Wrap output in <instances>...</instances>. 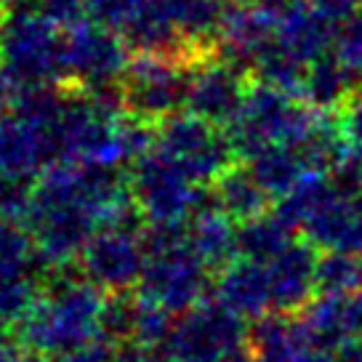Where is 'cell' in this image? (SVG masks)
Instances as JSON below:
<instances>
[{"label":"cell","mask_w":362,"mask_h":362,"mask_svg":"<svg viewBox=\"0 0 362 362\" xmlns=\"http://www.w3.org/2000/svg\"><path fill=\"white\" fill-rule=\"evenodd\" d=\"M200 62V59H197ZM194 62L160 54H139L123 75L125 110L139 120H168L189 96Z\"/></svg>","instance_id":"obj_4"},{"label":"cell","mask_w":362,"mask_h":362,"mask_svg":"<svg viewBox=\"0 0 362 362\" xmlns=\"http://www.w3.org/2000/svg\"><path fill=\"white\" fill-rule=\"evenodd\" d=\"M298 317L312 346L333 357L341 346L362 339V291L349 296H317Z\"/></svg>","instance_id":"obj_12"},{"label":"cell","mask_w":362,"mask_h":362,"mask_svg":"<svg viewBox=\"0 0 362 362\" xmlns=\"http://www.w3.org/2000/svg\"><path fill=\"white\" fill-rule=\"evenodd\" d=\"M131 197L152 224H181L184 216L194 214L203 194L194 192V181L176 160L155 147L136 160Z\"/></svg>","instance_id":"obj_7"},{"label":"cell","mask_w":362,"mask_h":362,"mask_svg":"<svg viewBox=\"0 0 362 362\" xmlns=\"http://www.w3.org/2000/svg\"><path fill=\"white\" fill-rule=\"evenodd\" d=\"M248 349L253 362H301L315 346L301 317L269 312L250 325Z\"/></svg>","instance_id":"obj_17"},{"label":"cell","mask_w":362,"mask_h":362,"mask_svg":"<svg viewBox=\"0 0 362 362\" xmlns=\"http://www.w3.org/2000/svg\"><path fill=\"white\" fill-rule=\"evenodd\" d=\"M354 93H357V83H354V80L344 72V67H341L339 62L328 54V57L317 59L315 64L306 67L298 99H301L306 107H312L315 112L339 115Z\"/></svg>","instance_id":"obj_19"},{"label":"cell","mask_w":362,"mask_h":362,"mask_svg":"<svg viewBox=\"0 0 362 362\" xmlns=\"http://www.w3.org/2000/svg\"><path fill=\"white\" fill-rule=\"evenodd\" d=\"M158 144L189 173L194 184H214L221 173L235 165L238 152L224 128L200 120L192 112H176L158 128Z\"/></svg>","instance_id":"obj_5"},{"label":"cell","mask_w":362,"mask_h":362,"mask_svg":"<svg viewBox=\"0 0 362 362\" xmlns=\"http://www.w3.org/2000/svg\"><path fill=\"white\" fill-rule=\"evenodd\" d=\"M67 78L80 88H96L120 83L128 69V43L115 30L96 22H86L64 33Z\"/></svg>","instance_id":"obj_8"},{"label":"cell","mask_w":362,"mask_h":362,"mask_svg":"<svg viewBox=\"0 0 362 362\" xmlns=\"http://www.w3.org/2000/svg\"><path fill=\"white\" fill-rule=\"evenodd\" d=\"M333 35L336 24L317 11L312 0H296L277 16V43L306 67L328 57Z\"/></svg>","instance_id":"obj_14"},{"label":"cell","mask_w":362,"mask_h":362,"mask_svg":"<svg viewBox=\"0 0 362 362\" xmlns=\"http://www.w3.org/2000/svg\"><path fill=\"white\" fill-rule=\"evenodd\" d=\"M362 291V259L349 253H320L317 293L349 296Z\"/></svg>","instance_id":"obj_22"},{"label":"cell","mask_w":362,"mask_h":362,"mask_svg":"<svg viewBox=\"0 0 362 362\" xmlns=\"http://www.w3.org/2000/svg\"><path fill=\"white\" fill-rule=\"evenodd\" d=\"M317 264L320 250L309 240L298 238L293 245L267 264L272 288V309L280 315H301L317 296Z\"/></svg>","instance_id":"obj_11"},{"label":"cell","mask_w":362,"mask_h":362,"mask_svg":"<svg viewBox=\"0 0 362 362\" xmlns=\"http://www.w3.org/2000/svg\"><path fill=\"white\" fill-rule=\"evenodd\" d=\"M339 125L344 131V139L349 144V152L362 155V96H351L346 107L339 112Z\"/></svg>","instance_id":"obj_24"},{"label":"cell","mask_w":362,"mask_h":362,"mask_svg":"<svg viewBox=\"0 0 362 362\" xmlns=\"http://www.w3.org/2000/svg\"><path fill=\"white\" fill-rule=\"evenodd\" d=\"M187 235L192 250L211 272L226 269L232 261L240 259L238 226L229 216L218 211L214 197H200L192 221L187 224Z\"/></svg>","instance_id":"obj_16"},{"label":"cell","mask_w":362,"mask_h":362,"mask_svg":"<svg viewBox=\"0 0 362 362\" xmlns=\"http://www.w3.org/2000/svg\"><path fill=\"white\" fill-rule=\"evenodd\" d=\"M144 261V235L136 232V224L102 226L83 250V274L96 288L123 291L141 280Z\"/></svg>","instance_id":"obj_9"},{"label":"cell","mask_w":362,"mask_h":362,"mask_svg":"<svg viewBox=\"0 0 362 362\" xmlns=\"http://www.w3.org/2000/svg\"><path fill=\"white\" fill-rule=\"evenodd\" d=\"M296 240V232L274 211L238 226L240 259L256 261L264 267L277 259L288 245H293Z\"/></svg>","instance_id":"obj_20"},{"label":"cell","mask_w":362,"mask_h":362,"mask_svg":"<svg viewBox=\"0 0 362 362\" xmlns=\"http://www.w3.org/2000/svg\"><path fill=\"white\" fill-rule=\"evenodd\" d=\"M16 93H19V88L0 72V120L8 117V107H11V102H16Z\"/></svg>","instance_id":"obj_26"},{"label":"cell","mask_w":362,"mask_h":362,"mask_svg":"<svg viewBox=\"0 0 362 362\" xmlns=\"http://www.w3.org/2000/svg\"><path fill=\"white\" fill-rule=\"evenodd\" d=\"M312 107L298 96L264 83H250L248 96L235 123L226 128V136L238 158L253 160L272 147H291L301 141L317 120Z\"/></svg>","instance_id":"obj_3"},{"label":"cell","mask_w":362,"mask_h":362,"mask_svg":"<svg viewBox=\"0 0 362 362\" xmlns=\"http://www.w3.org/2000/svg\"><path fill=\"white\" fill-rule=\"evenodd\" d=\"M248 88V75L243 69L232 67L229 62L218 59L216 54L205 57L194 62L192 67L187 110L205 123L226 131L243 110Z\"/></svg>","instance_id":"obj_10"},{"label":"cell","mask_w":362,"mask_h":362,"mask_svg":"<svg viewBox=\"0 0 362 362\" xmlns=\"http://www.w3.org/2000/svg\"><path fill=\"white\" fill-rule=\"evenodd\" d=\"M104 298L90 280L57 277L19 320V339L40 354H72L102 330Z\"/></svg>","instance_id":"obj_1"},{"label":"cell","mask_w":362,"mask_h":362,"mask_svg":"<svg viewBox=\"0 0 362 362\" xmlns=\"http://www.w3.org/2000/svg\"><path fill=\"white\" fill-rule=\"evenodd\" d=\"M211 187H214L211 197L218 205V211L224 216H229L238 226L245 224V221H253V218H259L264 214H269L267 208H269L272 197L261 189V184L253 179V173L248 168L232 165Z\"/></svg>","instance_id":"obj_18"},{"label":"cell","mask_w":362,"mask_h":362,"mask_svg":"<svg viewBox=\"0 0 362 362\" xmlns=\"http://www.w3.org/2000/svg\"><path fill=\"white\" fill-rule=\"evenodd\" d=\"M330 57L339 62L344 72L349 75L357 86L362 83V8L351 13L344 24L336 27Z\"/></svg>","instance_id":"obj_23"},{"label":"cell","mask_w":362,"mask_h":362,"mask_svg":"<svg viewBox=\"0 0 362 362\" xmlns=\"http://www.w3.org/2000/svg\"><path fill=\"white\" fill-rule=\"evenodd\" d=\"M248 170L274 203L283 200L304 176H309V170H306L301 155L296 152V147L267 149L253 160H248Z\"/></svg>","instance_id":"obj_21"},{"label":"cell","mask_w":362,"mask_h":362,"mask_svg":"<svg viewBox=\"0 0 362 362\" xmlns=\"http://www.w3.org/2000/svg\"><path fill=\"white\" fill-rule=\"evenodd\" d=\"M216 301L235 312L240 320L256 322L267 317L272 309V288L267 277V267L248 259L232 261L216 277Z\"/></svg>","instance_id":"obj_15"},{"label":"cell","mask_w":362,"mask_h":362,"mask_svg":"<svg viewBox=\"0 0 362 362\" xmlns=\"http://www.w3.org/2000/svg\"><path fill=\"white\" fill-rule=\"evenodd\" d=\"M57 160L59 152L51 131L35 128L19 115L0 120V176L27 181V176L48 170Z\"/></svg>","instance_id":"obj_13"},{"label":"cell","mask_w":362,"mask_h":362,"mask_svg":"<svg viewBox=\"0 0 362 362\" xmlns=\"http://www.w3.org/2000/svg\"><path fill=\"white\" fill-rule=\"evenodd\" d=\"M235 3H243V6H250V8H259V11L280 13V11H285L291 3H296V0H235Z\"/></svg>","instance_id":"obj_27"},{"label":"cell","mask_w":362,"mask_h":362,"mask_svg":"<svg viewBox=\"0 0 362 362\" xmlns=\"http://www.w3.org/2000/svg\"><path fill=\"white\" fill-rule=\"evenodd\" d=\"M8 341H11V339H8V336L3 333V328H0V351L6 349V344H8Z\"/></svg>","instance_id":"obj_28"},{"label":"cell","mask_w":362,"mask_h":362,"mask_svg":"<svg viewBox=\"0 0 362 362\" xmlns=\"http://www.w3.org/2000/svg\"><path fill=\"white\" fill-rule=\"evenodd\" d=\"M115 349L104 346V344H90L86 349H78L72 354H64L59 357V362H112Z\"/></svg>","instance_id":"obj_25"},{"label":"cell","mask_w":362,"mask_h":362,"mask_svg":"<svg viewBox=\"0 0 362 362\" xmlns=\"http://www.w3.org/2000/svg\"><path fill=\"white\" fill-rule=\"evenodd\" d=\"M243 346H248L245 320L214 301L181 317L160 351L170 362H221Z\"/></svg>","instance_id":"obj_6"},{"label":"cell","mask_w":362,"mask_h":362,"mask_svg":"<svg viewBox=\"0 0 362 362\" xmlns=\"http://www.w3.org/2000/svg\"><path fill=\"white\" fill-rule=\"evenodd\" d=\"M141 298L173 312H192L208 291H214V272L189 245L187 224H152L144 235Z\"/></svg>","instance_id":"obj_2"}]
</instances>
